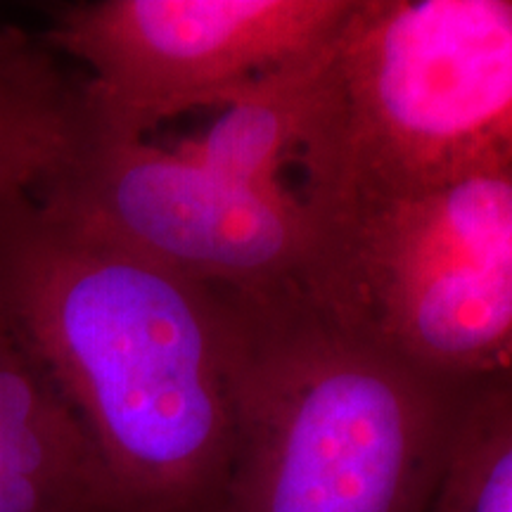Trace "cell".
<instances>
[{
    "instance_id": "6da1fadb",
    "label": "cell",
    "mask_w": 512,
    "mask_h": 512,
    "mask_svg": "<svg viewBox=\"0 0 512 512\" xmlns=\"http://www.w3.org/2000/svg\"><path fill=\"white\" fill-rule=\"evenodd\" d=\"M0 309L79 418L117 512H209L233 451V292L3 197Z\"/></svg>"
},
{
    "instance_id": "7a4b0ae2",
    "label": "cell",
    "mask_w": 512,
    "mask_h": 512,
    "mask_svg": "<svg viewBox=\"0 0 512 512\" xmlns=\"http://www.w3.org/2000/svg\"><path fill=\"white\" fill-rule=\"evenodd\" d=\"M233 299V451L209 512H430L465 389L306 290Z\"/></svg>"
},
{
    "instance_id": "3957f363",
    "label": "cell",
    "mask_w": 512,
    "mask_h": 512,
    "mask_svg": "<svg viewBox=\"0 0 512 512\" xmlns=\"http://www.w3.org/2000/svg\"><path fill=\"white\" fill-rule=\"evenodd\" d=\"M297 159L318 226L512 171V0H354Z\"/></svg>"
},
{
    "instance_id": "277c9868",
    "label": "cell",
    "mask_w": 512,
    "mask_h": 512,
    "mask_svg": "<svg viewBox=\"0 0 512 512\" xmlns=\"http://www.w3.org/2000/svg\"><path fill=\"white\" fill-rule=\"evenodd\" d=\"M306 292L420 373L467 389L512 368V171L320 226Z\"/></svg>"
},
{
    "instance_id": "5b68a950",
    "label": "cell",
    "mask_w": 512,
    "mask_h": 512,
    "mask_svg": "<svg viewBox=\"0 0 512 512\" xmlns=\"http://www.w3.org/2000/svg\"><path fill=\"white\" fill-rule=\"evenodd\" d=\"M354 0H91L50 12L43 41L83 67L86 128L147 138L166 119L226 107L318 55Z\"/></svg>"
},
{
    "instance_id": "8992f818",
    "label": "cell",
    "mask_w": 512,
    "mask_h": 512,
    "mask_svg": "<svg viewBox=\"0 0 512 512\" xmlns=\"http://www.w3.org/2000/svg\"><path fill=\"white\" fill-rule=\"evenodd\" d=\"M36 200L245 297L309 290L323 256V230L299 192L233 181L147 138L88 133L72 169Z\"/></svg>"
},
{
    "instance_id": "52a82bcc",
    "label": "cell",
    "mask_w": 512,
    "mask_h": 512,
    "mask_svg": "<svg viewBox=\"0 0 512 512\" xmlns=\"http://www.w3.org/2000/svg\"><path fill=\"white\" fill-rule=\"evenodd\" d=\"M0 512H117L79 418L3 309Z\"/></svg>"
},
{
    "instance_id": "ba28073f",
    "label": "cell",
    "mask_w": 512,
    "mask_h": 512,
    "mask_svg": "<svg viewBox=\"0 0 512 512\" xmlns=\"http://www.w3.org/2000/svg\"><path fill=\"white\" fill-rule=\"evenodd\" d=\"M86 136L81 86L62 57L43 36L0 19V200L46 195Z\"/></svg>"
},
{
    "instance_id": "9c48e42d",
    "label": "cell",
    "mask_w": 512,
    "mask_h": 512,
    "mask_svg": "<svg viewBox=\"0 0 512 512\" xmlns=\"http://www.w3.org/2000/svg\"><path fill=\"white\" fill-rule=\"evenodd\" d=\"M320 53L252 83L221 107L219 117L200 138L178 145V150L233 181L283 183L280 171L285 162L297 159L309 128Z\"/></svg>"
},
{
    "instance_id": "30bf717a",
    "label": "cell",
    "mask_w": 512,
    "mask_h": 512,
    "mask_svg": "<svg viewBox=\"0 0 512 512\" xmlns=\"http://www.w3.org/2000/svg\"><path fill=\"white\" fill-rule=\"evenodd\" d=\"M430 512H512V368L463 392Z\"/></svg>"
}]
</instances>
